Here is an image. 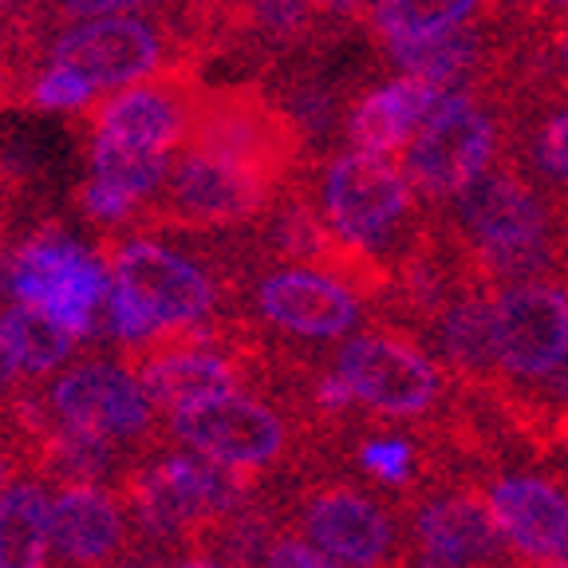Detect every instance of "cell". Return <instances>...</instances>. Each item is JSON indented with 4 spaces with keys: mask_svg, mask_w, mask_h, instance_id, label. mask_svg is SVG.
<instances>
[{
    "mask_svg": "<svg viewBox=\"0 0 568 568\" xmlns=\"http://www.w3.org/2000/svg\"><path fill=\"white\" fill-rule=\"evenodd\" d=\"M332 367L355 390L359 407L372 410L383 426L435 435L458 403V383L446 364H435L415 332L395 324L344 339Z\"/></svg>",
    "mask_w": 568,
    "mask_h": 568,
    "instance_id": "obj_1",
    "label": "cell"
},
{
    "mask_svg": "<svg viewBox=\"0 0 568 568\" xmlns=\"http://www.w3.org/2000/svg\"><path fill=\"white\" fill-rule=\"evenodd\" d=\"M261 494L257 470H241L197 450L162 454L126 478V501L142 532L154 541L197 537L222 517L253 506Z\"/></svg>",
    "mask_w": 568,
    "mask_h": 568,
    "instance_id": "obj_2",
    "label": "cell"
},
{
    "mask_svg": "<svg viewBox=\"0 0 568 568\" xmlns=\"http://www.w3.org/2000/svg\"><path fill=\"white\" fill-rule=\"evenodd\" d=\"M288 521L347 568H407L415 545L407 501L383 497L347 478H304L288 506Z\"/></svg>",
    "mask_w": 568,
    "mask_h": 568,
    "instance_id": "obj_3",
    "label": "cell"
},
{
    "mask_svg": "<svg viewBox=\"0 0 568 568\" xmlns=\"http://www.w3.org/2000/svg\"><path fill=\"white\" fill-rule=\"evenodd\" d=\"M407 529L418 565L525 568L478 478H438L407 497Z\"/></svg>",
    "mask_w": 568,
    "mask_h": 568,
    "instance_id": "obj_4",
    "label": "cell"
},
{
    "mask_svg": "<svg viewBox=\"0 0 568 568\" xmlns=\"http://www.w3.org/2000/svg\"><path fill=\"white\" fill-rule=\"evenodd\" d=\"M415 186H410L403 162H390L379 151H347L324 174V217L347 245L379 257L383 248L399 245V257L410 248L403 225L415 210ZM383 261V257H379ZM387 265V261H383Z\"/></svg>",
    "mask_w": 568,
    "mask_h": 568,
    "instance_id": "obj_5",
    "label": "cell"
},
{
    "mask_svg": "<svg viewBox=\"0 0 568 568\" xmlns=\"http://www.w3.org/2000/svg\"><path fill=\"white\" fill-rule=\"evenodd\" d=\"M494 336L501 387L537 395L568 367V284L532 276L494 288Z\"/></svg>",
    "mask_w": 568,
    "mask_h": 568,
    "instance_id": "obj_6",
    "label": "cell"
},
{
    "mask_svg": "<svg viewBox=\"0 0 568 568\" xmlns=\"http://www.w3.org/2000/svg\"><path fill=\"white\" fill-rule=\"evenodd\" d=\"M497 139H501L497 119L489 115V106H481L478 95H470L466 88L446 91L430 119L407 142L403 170L418 197L454 202V194L489 166V159L497 154Z\"/></svg>",
    "mask_w": 568,
    "mask_h": 568,
    "instance_id": "obj_7",
    "label": "cell"
},
{
    "mask_svg": "<svg viewBox=\"0 0 568 568\" xmlns=\"http://www.w3.org/2000/svg\"><path fill=\"white\" fill-rule=\"evenodd\" d=\"M4 284L17 301L44 308L75 339H88L99 328V308H106L111 293L106 268L95 253L55 233L28 241L4 268Z\"/></svg>",
    "mask_w": 568,
    "mask_h": 568,
    "instance_id": "obj_8",
    "label": "cell"
},
{
    "mask_svg": "<svg viewBox=\"0 0 568 568\" xmlns=\"http://www.w3.org/2000/svg\"><path fill=\"white\" fill-rule=\"evenodd\" d=\"M170 435L186 450L210 454L225 466L257 474L288 458L296 443L288 415H281L273 403L257 399V395H241V390L178 407L170 418Z\"/></svg>",
    "mask_w": 568,
    "mask_h": 568,
    "instance_id": "obj_9",
    "label": "cell"
},
{
    "mask_svg": "<svg viewBox=\"0 0 568 568\" xmlns=\"http://www.w3.org/2000/svg\"><path fill=\"white\" fill-rule=\"evenodd\" d=\"M296 142H301L296 126L281 111V103L273 106L248 91L210 99L190 115L186 126V146L268 170V174H281V166H288Z\"/></svg>",
    "mask_w": 568,
    "mask_h": 568,
    "instance_id": "obj_10",
    "label": "cell"
},
{
    "mask_svg": "<svg viewBox=\"0 0 568 568\" xmlns=\"http://www.w3.org/2000/svg\"><path fill=\"white\" fill-rule=\"evenodd\" d=\"M111 276L126 284L166 332L197 328L217 304V284L190 257L154 241H126L115 248Z\"/></svg>",
    "mask_w": 568,
    "mask_h": 568,
    "instance_id": "obj_11",
    "label": "cell"
},
{
    "mask_svg": "<svg viewBox=\"0 0 568 568\" xmlns=\"http://www.w3.org/2000/svg\"><path fill=\"white\" fill-rule=\"evenodd\" d=\"M276 174L245 162L222 159L186 146V154L170 170V205L190 225H230L248 222L273 197Z\"/></svg>",
    "mask_w": 568,
    "mask_h": 568,
    "instance_id": "obj_12",
    "label": "cell"
},
{
    "mask_svg": "<svg viewBox=\"0 0 568 568\" xmlns=\"http://www.w3.org/2000/svg\"><path fill=\"white\" fill-rule=\"evenodd\" d=\"M257 312L288 336L339 339L359 328L364 293L324 268H281L257 284Z\"/></svg>",
    "mask_w": 568,
    "mask_h": 568,
    "instance_id": "obj_13",
    "label": "cell"
},
{
    "mask_svg": "<svg viewBox=\"0 0 568 568\" xmlns=\"http://www.w3.org/2000/svg\"><path fill=\"white\" fill-rule=\"evenodd\" d=\"M481 486L514 557L525 568H549L568 545V486L525 470H497Z\"/></svg>",
    "mask_w": 568,
    "mask_h": 568,
    "instance_id": "obj_14",
    "label": "cell"
},
{
    "mask_svg": "<svg viewBox=\"0 0 568 568\" xmlns=\"http://www.w3.org/2000/svg\"><path fill=\"white\" fill-rule=\"evenodd\" d=\"M52 410L63 423L88 426L106 438H134L154 418L151 390L119 364H80L52 383Z\"/></svg>",
    "mask_w": 568,
    "mask_h": 568,
    "instance_id": "obj_15",
    "label": "cell"
},
{
    "mask_svg": "<svg viewBox=\"0 0 568 568\" xmlns=\"http://www.w3.org/2000/svg\"><path fill=\"white\" fill-rule=\"evenodd\" d=\"M162 55V40L146 20L139 17H95L80 28L63 32L52 44V60L63 68L83 71L99 88L134 83L154 71Z\"/></svg>",
    "mask_w": 568,
    "mask_h": 568,
    "instance_id": "obj_16",
    "label": "cell"
},
{
    "mask_svg": "<svg viewBox=\"0 0 568 568\" xmlns=\"http://www.w3.org/2000/svg\"><path fill=\"white\" fill-rule=\"evenodd\" d=\"M430 339L462 390L501 387L494 336V284H486L478 273L446 301V308L430 324Z\"/></svg>",
    "mask_w": 568,
    "mask_h": 568,
    "instance_id": "obj_17",
    "label": "cell"
},
{
    "mask_svg": "<svg viewBox=\"0 0 568 568\" xmlns=\"http://www.w3.org/2000/svg\"><path fill=\"white\" fill-rule=\"evenodd\" d=\"M126 545V509L111 489L71 481L52 497V549L71 568H111Z\"/></svg>",
    "mask_w": 568,
    "mask_h": 568,
    "instance_id": "obj_18",
    "label": "cell"
},
{
    "mask_svg": "<svg viewBox=\"0 0 568 568\" xmlns=\"http://www.w3.org/2000/svg\"><path fill=\"white\" fill-rule=\"evenodd\" d=\"M139 379L151 390L154 407H166L174 415L178 407L241 390V367L217 347L174 344L154 352V359L139 367Z\"/></svg>",
    "mask_w": 568,
    "mask_h": 568,
    "instance_id": "obj_19",
    "label": "cell"
},
{
    "mask_svg": "<svg viewBox=\"0 0 568 568\" xmlns=\"http://www.w3.org/2000/svg\"><path fill=\"white\" fill-rule=\"evenodd\" d=\"M443 95L446 88L418 80V75L383 83L364 103H355V111L347 115V139L359 151H399V146H407L415 139V131L430 119V111H435Z\"/></svg>",
    "mask_w": 568,
    "mask_h": 568,
    "instance_id": "obj_20",
    "label": "cell"
},
{
    "mask_svg": "<svg viewBox=\"0 0 568 568\" xmlns=\"http://www.w3.org/2000/svg\"><path fill=\"white\" fill-rule=\"evenodd\" d=\"M190 126V103L174 95L170 88H126L111 103L99 106L95 134H115L134 146H154V151H170L178 139H186Z\"/></svg>",
    "mask_w": 568,
    "mask_h": 568,
    "instance_id": "obj_21",
    "label": "cell"
},
{
    "mask_svg": "<svg viewBox=\"0 0 568 568\" xmlns=\"http://www.w3.org/2000/svg\"><path fill=\"white\" fill-rule=\"evenodd\" d=\"M387 52L407 75L438 83L446 91H458L486 63V36L478 28H450V32H438V36L387 40Z\"/></svg>",
    "mask_w": 568,
    "mask_h": 568,
    "instance_id": "obj_22",
    "label": "cell"
},
{
    "mask_svg": "<svg viewBox=\"0 0 568 568\" xmlns=\"http://www.w3.org/2000/svg\"><path fill=\"white\" fill-rule=\"evenodd\" d=\"M52 552V497L20 478L0 489V568H44Z\"/></svg>",
    "mask_w": 568,
    "mask_h": 568,
    "instance_id": "obj_23",
    "label": "cell"
},
{
    "mask_svg": "<svg viewBox=\"0 0 568 568\" xmlns=\"http://www.w3.org/2000/svg\"><path fill=\"white\" fill-rule=\"evenodd\" d=\"M115 438L99 435V430H88V426L63 423L55 415V426H44L40 430V458H44L48 474H55L60 481H99L111 474L115 466Z\"/></svg>",
    "mask_w": 568,
    "mask_h": 568,
    "instance_id": "obj_24",
    "label": "cell"
},
{
    "mask_svg": "<svg viewBox=\"0 0 568 568\" xmlns=\"http://www.w3.org/2000/svg\"><path fill=\"white\" fill-rule=\"evenodd\" d=\"M0 328L9 336L20 367L32 375L55 372L71 355V344H75V336H71L63 324H55L44 308H36V304H24V301L0 316Z\"/></svg>",
    "mask_w": 568,
    "mask_h": 568,
    "instance_id": "obj_25",
    "label": "cell"
},
{
    "mask_svg": "<svg viewBox=\"0 0 568 568\" xmlns=\"http://www.w3.org/2000/svg\"><path fill=\"white\" fill-rule=\"evenodd\" d=\"M486 0H372V24L383 40L438 36L462 28Z\"/></svg>",
    "mask_w": 568,
    "mask_h": 568,
    "instance_id": "obj_26",
    "label": "cell"
},
{
    "mask_svg": "<svg viewBox=\"0 0 568 568\" xmlns=\"http://www.w3.org/2000/svg\"><path fill=\"white\" fill-rule=\"evenodd\" d=\"M91 166L95 178H106L123 186L126 194H134L142 202L146 194L162 186L166 178V151H154V146H134L115 134H95V146H91Z\"/></svg>",
    "mask_w": 568,
    "mask_h": 568,
    "instance_id": "obj_27",
    "label": "cell"
},
{
    "mask_svg": "<svg viewBox=\"0 0 568 568\" xmlns=\"http://www.w3.org/2000/svg\"><path fill=\"white\" fill-rule=\"evenodd\" d=\"M532 170L557 190H568V106L541 119L529 142Z\"/></svg>",
    "mask_w": 568,
    "mask_h": 568,
    "instance_id": "obj_28",
    "label": "cell"
},
{
    "mask_svg": "<svg viewBox=\"0 0 568 568\" xmlns=\"http://www.w3.org/2000/svg\"><path fill=\"white\" fill-rule=\"evenodd\" d=\"M312 0H245V24L268 40H296L312 24Z\"/></svg>",
    "mask_w": 568,
    "mask_h": 568,
    "instance_id": "obj_29",
    "label": "cell"
},
{
    "mask_svg": "<svg viewBox=\"0 0 568 568\" xmlns=\"http://www.w3.org/2000/svg\"><path fill=\"white\" fill-rule=\"evenodd\" d=\"M106 328L115 332L123 344H146V339H154L162 332L159 316H154L146 304L139 301V296L126 288V284H111V293H106Z\"/></svg>",
    "mask_w": 568,
    "mask_h": 568,
    "instance_id": "obj_30",
    "label": "cell"
},
{
    "mask_svg": "<svg viewBox=\"0 0 568 568\" xmlns=\"http://www.w3.org/2000/svg\"><path fill=\"white\" fill-rule=\"evenodd\" d=\"M99 83L88 80L83 71L75 68H63V63H55L52 71H44L40 80H36V103L48 106V111H75V106H83L91 95H95Z\"/></svg>",
    "mask_w": 568,
    "mask_h": 568,
    "instance_id": "obj_31",
    "label": "cell"
},
{
    "mask_svg": "<svg viewBox=\"0 0 568 568\" xmlns=\"http://www.w3.org/2000/svg\"><path fill=\"white\" fill-rule=\"evenodd\" d=\"M261 568H347V565H339L332 552H324L316 541H308L304 532H276Z\"/></svg>",
    "mask_w": 568,
    "mask_h": 568,
    "instance_id": "obj_32",
    "label": "cell"
},
{
    "mask_svg": "<svg viewBox=\"0 0 568 568\" xmlns=\"http://www.w3.org/2000/svg\"><path fill=\"white\" fill-rule=\"evenodd\" d=\"M134 205H139V197L126 194L115 182H106V178L91 174V182L83 186V210H88L91 217H99V222H123Z\"/></svg>",
    "mask_w": 568,
    "mask_h": 568,
    "instance_id": "obj_33",
    "label": "cell"
},
{
    "mask_svg": "<svg viewBox=\"0 0 568 568\" xmlns=\"http://www.w3.org/2000/svg\"><path fill=\"white\" fill-rule=\"evenodd\" d=\"M284 111H288V119H301L304 131H316V134L328 131L332 119H336V103H332L328 91H320V88H301Z\"/></svg>",
    "mask_w": 568,
    "mask_h": 568,
    "instance_id": "obj_34",
    "label": "cell"
},
{
    "mask_svg": "<svg viewBox=\"0 0 568 568\" xmlns=\"http://www.w3.org/2000/svg\"><path fill=\"white\" fill-rule=\"evenodd\" d=\"M537 48H541V63L549 68L552 80L568 88V17L545 28V36H537Z\"/></svg>",
    "mask_w": 568,
    "mask_h": 568,
    "instance_id": "obj_35",
    "label": "cell"
},
{
    "mask_svg": "<svg viewBox=\"0 0 568 568\" xmlns=\"http://www.w3.org/2000/svg\"><path fill=\"white\" fill-rule=\"evenodd\" d=\"M63 9L71 17H83V20H95V17H115L123 9H134V0H63Z\"/></svg>",
    "mask_w": 568,
    "mask_h": 568,
    "instance_id": "obj_36",
    "label": "cell"
},
{
    "mask_svg": "<svg viewBox=\"0 0 568 568\" xmlns=\"http://www.w3.org/2000/svg\"><path fill=\"white\" fill-rule=\"evenodd\" d=\"M20 372H24V367H20L9 336H4V328H0V395H4V390H12V383H17Z\"/></svg>",
    "mask_w": 568,
    "mask_h": 568,
    "instance_id": "obj_37",
    "label": "cell"
},
{
    "mask_svg": "<svg viewBox=\"0 0 568 568\" xmlns=\"http://www.w3.org/2000/svg\"><path fill=\"white\" fill-rule=\"evenodd\" d=\"M549 462H552V466H560V470H568V415L560 418V426H557V438H552Z\"/></svg>",
    "mask_w": 568,
    "mask_h": 568,
    "instance_id": "obj_38",
    "label": "cell"
},
{
    "mask_svg": "<svg viewBox=\"0 0 568 568\" xmlns=\"http://www.w3.org/2000/svg\"><path fill=\"white\" fill-rule=\"evenodd\" d=\"M312 4H316L320 12H332V17H355L367 0H312Z\"/></svg>",
    "mask_w": 568,
    "mask_h": 568,
    "instance_id": "obj_39",
    "label": "cell"
},
{
    "mask_svg": "<svg viewBox=\"0 0 568 568\" xmlns=\"http://www.w3.org/2000/svg\"><path fill=\"white\" fill-rule=\"evenodd\" d=\"M174 568H237V565H230L225 557H186L178 560Z\"/></svg>",
    "mask_w": 568,
    "mask_h": 568,
    "instance_id": "obj_40",
    "label": "cell"
},
{
    "mask_svg": "<svg viewBox=\"0 0 568 568\" xmlns=\"http://www.w3.org/2000/svg\"><path fill=\"white\" fill-rule=\"evenodd\" d=\"M541 4H552V9H560V12H568V0H541Z\"/></svg>",
    "mask_w": 568,
    "mask_h": 568,
    "instance_id": "obj_41",
    "label": "cell"
},
{
    "mask_svg": "<svg viewBox=\"0 0 568 568\" xmlns=\"http://www.w3.org/2000/svg\"><path fill=\"white\" fill-rule=\"evenodd\" d=\"M4 474H9V458L0 454V481H4Z\"/></svg>",
    "mask_w": 568,
    "mask_h": 568,
    "instance_id": "obj_42",
    "label": "cell"
},
{
    "mask_svg": "<svg viewBox=\"0 0 568 568\" xmlns=\"http://www.w3.org/2000/svg\"><path fill=\"white\" fill-rule=\"evenodd\" d=\"M418 568H435V565H418Z\"/></svg>",
    "mask_w": 568,
    "mask_h": 568,
    "instance_id": "obj_43",
    "label": "cell"
}]
</instances>
